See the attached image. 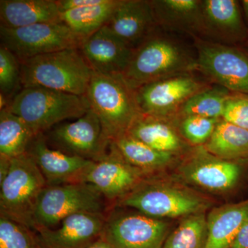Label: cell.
Wrapping results in <instances>:
<instances>
[{"label": "cell", "mask_w": 248, "mask_h": 248, "mask_svg": "<svg viewBox=\"0 0 248 248\" xmlns=\"http://www.w3.org/2000/svg\"><path fill=\"white\" fill-rule=\"evenodd\" d=\"M242 48H244L245 50H246V51L248 53V42H246V44L244 46H243Z\"/></svg>", "instance_id": "obj_39"}, {"label": "cell", "mask_w": 248, "mask_h": 248, "mask_svg": "<svg viewBox=\"0 0 248 248\" xmlns=\"http://www.w3.org/2000/svg\"><path fill=\"white\" fill-rule=\"evenodd\" d=\"M88 248H113L105 240L101 238Z\"/></svg>", "instance_id": "obj_37"}, {"label": "cell", "mask_w": 248, "mask_h": 248, "mask_svg": "<svg viewBox=\"0 0 248 248\" xmlns=\"http://www.w3.org/2000/svg\"><path fill=\"white\" fill-rule=\"evenodd\" d=\"M119 3L120 0H104L101 4L62 13V23L87 38L107 25Z\"/></svg>", "instance_id": "obj_26"}, {"label": "cell", "mask_w": 248, "mask_h": 248, "mask_svg": "<svg viewBox=\"0 0 248 248\" xmlns=\"http://www.w3.org/2000/svg\"><path fill=\"white\" fill-rule=\"evenodd\" d=\"M106 27L133 49L159 29L148 0H120Z\"/></svg>", "instance_id": "obj_17"}, {"label": "cell", "mask_w": 248, "mask_h": 248, "mask_svg": "<svg viewBox=\"0 0 248 248\" xmlns=\"http://www.w3.org/2000/svg\"><path fill=\"white\" fill-rule=\"evenodd\" d=\"M0 27L16 29L38 24L62 23L55 0H1Z\"/></svg>", "instance_id": "obj_21"}, {"label": "cell", "mask_w": 248, "mask_h": 248, "mask_svg": "<svg viewBox=\"0 0 248 248\" xmlns=\"http://www.w3.org/2000/svg\"><path fill=\"white\" fill-rule=\"evenodd\" d=\"M49 138L60 151L93 161L107 154L111 143L91 108L75 122L57 125Z\"/></svg>", "instance_id": "obj_12"}, {"label": "cell", "mask_w": 248, "mask_h": 248, "mask_svg": "<svg viewBox=\"0 0 248 248\" xmlns=\"http://www.w3.org/2000/svg\"><path fill=\"white\" fill-rule=\"evenodd\" d=\"M21 63L9 49L0 46V93L9 97L21 85ZM22 86V85H21Z\"/></svg>", "instance_id": "obj_32"}, {"label": "cell", "mask_w": 248, "mask_h": 248, "mask_svg": "<svg viewBox=\"0 0 248 248\" xmlns=\"http://www.w3.org/2000/svg\"><path fill=\"white\" fill-rule=\"evenodd\" d=\"M39 248H41L40 246V247H39Z\"/></svg>", "instance_id": "obj_40"}, {"label": "cell", "mask_w": 248, "mask_h": 248, "mask_svg": "<svg viewBox=\"0 0 248 248\" xmlns=\"http://www.w3.org/2000/svg\"><path fill=\"white\" fill-rule=\"evenodd\" d=\"M46 181L29 152L14 158L0 183V215L34 231V214Z\"/></svg>", "instance_id": "obj_5"}, {"label": "cell", "mask_w": 248, "mask_h": 248, "mask_svg": "<svg viewBox=\"0 0 248 248\" xmlns=\"http://www.w3.org/2000/svg\"><path fill=\"white\" fill-rule=\"evenodd\" d=\"M9 108L22 119L37 138L63 121L79 118L91 107L86 96L27 87L15 95Z\"/></svg>", "instance_id": "obj_4"}, {"label": "cell", "mask_w": 248, "mask_h": 248, "mask_svg": "<svg viewBox=\"0 0 248 248\" xmlns=\"http://www.w3.org/2000/svg\"><path fill=\"white\" fill-rule=\"evenodd\" d=\"M159 29L135 49L123 73L133 89L168 77L197 72L196 57L179 41L164 35Z\"/></svg>", "instance_id": "obj_1"}, {"label": "cell", "mask_w": 248, "mask_h": 248, "mask_svg": "<svg viewBox=\"0 0 248 248\" xmlns=\"http://www.w3.org/2000/svg\"><path fill=\"white\" fill-rule=\"evenodd\" d=\"M147 174L128 164L110 143L107 154L94 161L81 182L94 186L105 200H122Z\"/></svg>", "instance_id": "obj_14"}, {"label": "cell", "mask_w": 248, "mask_h": 248, "mask_svg": "<svg viewBox=\"0 0 248 248\" xmlns=\"http://www.w3.org/2000/svg\"><path fill=\"white\" fill-rule=\"evenodd\" d=\"M11 161L12 159L0 155V183L2 182L5 178L7 177L11 170Z\"/></svg>", "instance_id": "obj_36"}, {"label": "cell", "mask_w": 248, "mask_h": 248, "mask_svg": "<svg viewBox=\"0 0 248 248\" xmlns=\"http://www.w3.org/2000/svg\"><path fill=\"white\" fill-rule=\"evenodd\" d=\"M248 159L229 161L209 153L204 146L190 151L179 172L187 182L204 189L223 192L233 188L239 182Z\"/></svg>", "instance_id": "obj_13"}, {"label": "cell", "mask_w": 248, "mask_h": 248, "mask_svg": "<svg viewBox=\"0 0 248 248\" xmlns=\"http://www.w3.org/2000/svg\"><path fill=\"white\" fill-rule=\"evenodd\" d=\"M80 51L94 73L123 74L135 49L114 35L106 26L85 39Z\"/></svg>", "instance_id": "obj_19"}, {"label": "cell", "mask_w": 248, "mask_h": 248, "mask_svg": "<svg viewBox=\"0 0 248 248\" xmlns=\"http://www.w3.org/2000/svg\"><path fill=\"white\" fill-rule=\"evenodd\" d=\"M204 148L229 161L248 159V130L221 120Z\"/></svg>", "instance_id": "obj_24"}, {"label": "cell", "mask_w": 248, "mask_h": 248, "mask_svg": "<svg viewBox=\"0 0 248 248\" xmlns=\"http://www.w3.org/2000/svg\"><path fill=\"white\" fill-rule=\"evenodd\" d=\"M42 135L34 139L29 148L47 186L79 183L94 161L52 149Z\"/></svg>", "instance_id": "obj_18"}, {"label": "cell", "mask_w": 248, "mask_h": 248, "mask_svg": "<svg viewBox=\"0 0 248 248\" xmlns=\"http://www.w3.org/2000/svg\"><path fill=\"white\" fill-rule=\"evenodd\" d=\"M143 180L119 201L121 205L159 219L202 213L207 207L206 202L187 191Z\"/></svg>", "instance_id": "obj_9"}, {"label": "cell", "mask_w": 248, "mask_h": 248, "mask_svg": "<svg viewBox=\"0 0 248 248\" xmlns=\"http://www.w3.org/2000/svg\"><path fill=\"white\" fill-rule=\"evenodd\" d=\"M230 248H248V218L241 227Z\"/></svg>", "instance_id": "obj_35"}, {"label": "cell", "mask_w": 248, "mask_h": 248, "mask_svg": "<svg viewBox=\"0 0 248 248\" xmlns=\"http://www.w3.org/2000/svg\"><path fill=\"white\" fill-rule=\"evenodd\" d=\"M232 93L226 88L212 84L190 98L174 117L195 115L222 119L227 101Z\"/></svg>", "instance_id": "obj_28"}, {"label": "cell", "mask_w": 248, "mask_h": 248, "mask_svg": "<svg viewBox=\"0 0 248 248\" xmlns=\"http://www.w3.org/2000/svg\"><path fill=\"white\" fill-rule=\"evenodd\" d=\"M160 29L203 38L202 0H151Z\"/></svg>", "instance_id": "obj_20"}, {"label": "cell", "mask_w": 248, "mask_h": 248, "mask_svg": "<svg viewBox=\"0 0 248 248\" xmlns=\"http://www.w3.org/2000/svg\"><path fill=\"white\" fill-rule=\"evenodd\" d=\"M222 120L248 130V95L232 93L225 107Z\"/></svg>", "instance_id": "obj_33"}, {"label": "cell", "mask_w": 248, "mask_h": 248, "mask_svg": "<svg viewBox=\"0 0 248 248\" xmlns=\"http://www.w3.org/2000/svg\"><path fill=\"white\" fill-rule=\"evenodd\" d=\"M248 218V199L212 210L207 217L208 239L205 248H230Z\"/></svg>", "instance_id": "obj_23"}, {"label": "cell", "mask_w": 248, "mask_h": 248, "mask_svg": "<svg viewBox=\"0 0 248 248\" xmlns=\"http://www.w3.org/2000/svg\"><path fill=\"white\" fill-rule=\"evenodd\" d=\"M167 223L143 214L107 217L102 238L113 248H164Z\"/></svg>", "instance_id": "obj_11"}, {"label": "cell", "mask_w": 248, "mask_h": 248, "mask_svg": "<svg viewBox=\"0 0 248 248\" xmlns=\"http://www.w3.org/2000/svg\"><path fill=\"white\" fill-rule=\"evenodd\" d=\"M241 9H242L243 14H244L245 22L248 29V0H243L240 1Z\"/></svg>", "instance_id": "obj_38"}, {"label": "cell", "mask_w": 248, "mask_h": 248, "mask_svg": "<svg viewBox=\"0 0 248 248\" xmlns=\"http://www.w3.org/2000/svg\"><path fill=\"white\" fill-rule=\"evenodd\" d=\"M240 1L203 0V38L242 47L248 40V29Z\"/></svg>", "instance_id": "obj_15"}, {"label": "cell", "mask_w": 248, "mask_h": 248, "mask_svg": "<svg viewBox=\"0 0 248 248\" xmlns=\"http://www.w3.org/2000/svg\"><path fill=\"white\" fill-rule=\"evenodd\" d=\"M104 200L94 186L86 183L47 186L36 206L34 231L53 228L76 213L104 214Z\"/></svg>", "instance_id": "obj_6"}, {"label": "cell", "mask_w": 248, "mask_h": 248, "mask_svg": "<svg viewBox=\"0 0 248 248\" xmlns=\"http://www.w3.org/2000/svg\"><path fill=\"white\" fill-rule=\"evenodd\" d=\"M107 217L104 214L79 213L66 217L56 229L36 232L42 248H88L101 239Z\"/></svg>", "instance_id": "obj_16"}, {"label": "cell", "mask_w": 248, "mask_h": 248, "mask_svg": "<svg viewBox=\"0 0 248 248\" xmlns=\"http://www.w3.org/2000/svg\"><path fill=\"white\" fill-rule=\"evenodd\" d=\"M35 231L0 215V248H39Z\"/></svg>", "instance_id": "obj_31"}, {"label": "cell", "mask_w": 248, "mask_h": 248, "mask_svg": "<svg viewBox=\"0 0 248 248\" xmlns=\"http://www.w3.org/2000/svg\"><path fill=\"white\" fill-rule=\"evenodd\" d=\"M23 88L42 87L86 96L93 71L79 49H66L21 62Z\"/></svg>", "instance_id": "obj_2"}, {"label": "cell", "mask_w": 248, "mask_h": 248, "mask_svg": "<svg viewBox=\"0 0 248 248\" xmlns=\"http://www.w3.org/2000/svg\"><path fill=\"white\" fill-rule=\"evenodd\" d=\"M126 134L164 153L175 155L187 148L185 140L169 119L141 114Z\"/></svg>", "instance_id": "obj_22"}, {"label": "cell", "mask_w": 248, "mask_h": 248, "mask_svg": "<svg viewBox=\"0 0 248 248\" xmlns=\"http://www.w3.org/2000/svg\"><path fill=\"white\" fill-rule=\"evenodd\" d=\"M104 0H59V9L61 13L71 11V10L81 9L88 6L101 4Z\"/></svg>", "instance_id": "obj_34"}, {"label": "cell", "mask_w": 248, "mask_h": 248, "mask_svg": "<svg viewBox=\"0 0 248 248\" xmlns=\"http://www.w3.org/2000/svg\"><path fill=\"white\" fill-rule=\"evenodd\" d=\"M86 97L110 142L126 134L142 114L135 90L127 82L123 74L104 75L93 72Z\"/></svg>", "instance_id": "obj_3"}, {"label": "cell", "mask_w": 248, "mask_h": 248, "mask_svg": "<svg viewBox=\"0 0 248 248\" xmlns=\"http://www.w3.org/2000/svg\"><path fill=\"white\" fill-rule=\"evenodd\" d=\"M117 152L128 164L148 172L163 169L172 162L175 155L156 151L128 134L111 142Z\"/></svg>", "instance_id": "obj_25"}, {"label": "cell", "mask_w": 248, "mask_h": 248, "mask_svg": "<svg viewBox=\"0 0 248 248\" xmlns=\"http://www.w3.org/2000/svg\"><path fill=\"white\" fill-rule=\"evenodd\" d=\"M208 239L207 217L198 213L186 219L168 236L164 248H205Z\"/></svg>", "instance_id": "obj_29"}, {"label": "cell", "mask_w": 248, "mask_h": 248, "mask_svg": "<svg viewBox=\"0 0 248 248\" xmlns=\"http://www.w3.org/2000/svg\"><path fill=\"white\" fill-rule=\"evenodd\" d=\"M197 72L212 84L248 95V53L235 46L193 37Z\"/></svg>", "instance_id": "obj_7"}, {"label": "cell", "mask_w": 248, "mask_h": 248, "mask_svg": "<svg viewBox=\"0 0 248 248\" xmlns=\"http://www.w3.org/2000/svg\"><path fill=\"white\" fill-rule=\"evenodd\" d=\"M35 138L27 124L9 107L0 110V155L14 159L25 154Z\"/></svg>", "instance_id": "obj_27"}, {"label": "cell", "mask_w": 248, "mask_h": 248, "mask_svg": "<svg viewBox=\"0 0 248 248\" xmlns=\"http://www.w3.org/2000/svg\"><path fill=\"white\" fill-rule=\"evenodd\" d=\"M221 119L184 116L170 119L181 136L193 146H203L211 138Z\"/></svg>", "instance_id": "obj_30"}, {"label": "cell", "mask_w": 248, "mask_h": 248, "mask_svg": "<svg viewBox=\"0 0 248 248\" xmlns=\"http://www.w3.org/2000/svg\"><path fill=\"white\" fill-rule=\"evenodd\" d=\"M0 39L1 46L12 52L20 63L45 54L79 49L85 40L63 23L16 29L0 27Z\"/></svg>", "instance_id": "obj_8"}, {"label": "cell", "mask_w": 248, "mask_h": 248, "mask_svg": "<svg viewBox=\"0 0 248 248\" xmlns=\"http://www.w3.org/2000/svg\"><path fill=\"white\" fill-rule=\"evenodd\" d=\"M212 84L192 72L148 83L135 92L142 114L170 120L190 98Z\"/></svg>", "instance_id": "obj_10"}]
</instances>
